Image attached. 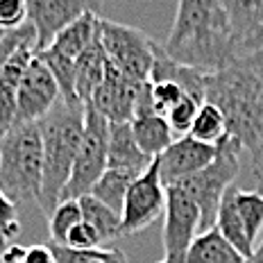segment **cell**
<instances>
[{
  "instance_id": "obj_37",
  "label": "cell",
  "mask_w": 263,
  "mask_h": 263,
  "mask_svg": "<svg viewBox=\"0 0 263 263\" xmlns=\"http://www.w3.org/2000/svg\"><path fill=\"white\" fill-rule=\"evenodd\" d=\"M250 157H252V175L259 182V191L263 193V143L254 152H250Z\"/></svg>"
},
{
  "instance_id": "obj_11",
  "label": "cell",
  "mask_w": 263,
  "mask_h": 263,
  "mask_svg": "<svg viewBox=\"0 0 263 263\" xmlns=\"http://www.w3.org/2000/svg\"><path fill=\"white\" fill-rule=\"evenodd\" d=\"M62 100V91L46 64L36 54L23 80L16 86V107H18V125L41 123L43 118Z\"/></svg>"
},
{
  "instance_id": "obj_34",
  "label": "cell",
  "mask_w": 263,
  "mask_h": 263,
  "mask_svg": "<svg viewBox=\"0 0 263 263\" xmlns=\"http://www.w3.org/2000/svg\"><path fill=\"white\" fill-rule=\"evenodd\" d=\"M66 245L73 248V250H93V248H102V240H100L98 232L91 227L89 222L80 220L73 229H70Z\"/></svg>"
},
{
  "instance_id": "obj_40",
  "label": "cell",
  "mask_w": 263,
  "mask_h": 263,
  "mask_svg": "<svg viewBox=\"0 0 263 263\" xmlns=\"http://www.w3.org/2000/svg\"><path fill=\"white\" fill-rule=\"evenodd\" d=\"M245 263H263V238H261V243L252 250V254L245 259Z\"/></svg>"
},
{
  "instance_id": "obj_39",
  "label": "cell",
  "mask_w": 263,
  "mask_h": 263,
  "mask_svg": "<svg viewBox=\"0 0 263 263\" xmlns=\"http://www.w3.org/2000/svg\"><path fill=\"white\" fill-rule=\"evenodd\" d=\"M263 48V25L256 30V34L252 36V39L245 43V48H243V54H240V59L243 57H248V54H252V52H256V50H261Z\"/></svg>"
},
{
  "instance_id": "obj_2",
  "label": "cell",
  "mask_w": 263,
  "mask_h": 263,
  "mask_svg": "<svg viewBox=\"0 0 263 263\" xmlns=\"http://www.w3.org/2000/svg\"><path fill=\"white\" fill-rule=\"evenodd\" d=\"M220 109L227 134L243 150L254 152L263 143V75L240 62L206 78V98Z\"/></svg>"
},
{
  "instance_id": "obj_20",
  "label": "cell",
  "mask_w": 263,
  "mask_h": 263,
  "mask_svg": "<svg viewBox=\"0 0 263 263\" xmlns=\"http://www.w3.org/2000/svg\"><path fill=\"white\" fill-rule=\"evenodd\" d=\"M220 5L232 21V27L238 39V50L243 54L245 43L263 25V0H220Z\"/></svg>"
},
{
  "instance_id": "obj_13",
  "label": "cell",
  "mask_w": 263,
  "mask_h": 263,
  "mask_svg": "<svg viewBox=\"0 0 263 263\" xmlns=\"http://www.w3.org/2000/svg\"><path fill=\"white\" fill-rule=\"evenodd\" d=\"M145 82H134L125 78L120 70H116L111 64L107 66V75L102 80L100 89L96 91L89 105L107 118L109 123H132L134 120V107L139 91Z\"/></svg>"
},
{
  "instance_id": "obj_26",
  "label": "cell",
  "mask_w": 263,
  "mask_h": 263,
  "mask_svg": "<svg viewBox=\"0 0 263 263\" xmlns=\"http://www.w3.org/2000/svg\"><path fill=\"white\" fill-rule=\"evenodd\" d=\"M224 134H227V125H224V116L220 114V109L211 102H204L197 111L189 136H193L195 141H202V143L216 145Z\"/></svg>"
},
{
  "instance_id": "obj_17",
  "label": "cell",
  "mask_w": 263,
  "mask_h": 263,
  "mask_svg": "<svg viewBox=\"0 0 263 263\" xmlns=\"http://www.w3.org/2000/svg\"><path fill=\"white\" fill-rule=\"evenodd\" d=\"M186 263H245V256L218 232V227H211L195 236Z\"/></svg>"
},
{
  "instance_id": "obj_29",
  "label": "cell",
  "mask_w": 263,
  "mask_h": 263,
  "mask_svg": "<svg viewBox=\"0 0 263 263\" xmlns=\"http://www.w3.org/2000/svg\"><path fill=\"white\" fill-rule=\"evenodd\" d=\"M200 102L193 100L191 96H184L182 100L175 105L171 111H168V125H171V129H173V134H179V136H189V132L191 127H193V123H195V116H197V111H200Z\"/></svg>"
},
{
  "instance_id": "obj_33",
  "label": "cell",
  "mask_w": 263,
  "mask_h": 263,
  "mask_svg": "<svg viewBox=\"0 0 263 263\" xmlns=\"http://www.w3.org/2000/svg\"><path fill=\"white\" fill-rule=\"evenodd\" d=\"M27 23V0H0V32Z\"/></svg>"
},
{
  "instance_id": "obj_36",
  "label": "cell",
  "mask_w": 263,
  "mask_h": 263,
  "mask_svg": "<svg viewBox=\"0 0 263 263\" xmlns=\"http://www.w3.org/2000/svg\"><path fill=\"white\" fill-rule=\"evenodd\" d=\"M25 250L23 245L14 243V245H7L3 252H0V261L3 263H23L25 261Z\"/></svg>"
},
{
  "instance_id": "obj_19",
  "label": "cell",
  "mask_w": 263,
  "mask_h": 263,
  "mask_svg": "<svg viewBox=\"0 0 263 263\" xmlns=\"http://www.w3.org/2000/svg\"><path fill=\"white\" fill-rule=\"evenodd\" d=\"M132 132H134V139L139 143V147L152 159L163 155V150L171 147V143L175 141V134H173L171 125H168V120L163 116H159V114L134 118L132 120Z\"/></svg>"
},
{
  "instance_id": "obj_10",
  "label": "cell",
  "mask_w": 263,
  "mask_h": 263,
  "mask_svg": "<svg viewBox=\"0 0 263 263\" xmlns=\"http://www.w3.org/2000/svg\"><path fill=\"white\" fill-rule=\"evenodd\" d=\"M105 0H27V21L36 30L39 50L48 48L54 36L86 14L100 16Z\"/></svg>"
},
{
  "instance_id": "obj_30",
  "label": "cell",
  "mask_w": 263,
  "mask_h": 263,
  "mask_svg": "<svg viewBox=\"0 0 263 263\" xmlns=\"http://www.w3.org/2000/svg\"><path fill=\"white\" fill-rule=\"evenodd\" d=\"M18 125V107H16V89L0 82V141Z\"/></svg>"
},
{
  "instance_id": "obj_27",
  "label": "cell",
  "mask_w": 263,
  "mask_h": 263,
  "mask_svg": "<svg viewBox=\"0 0 263 263\" xmlns=\"http://www.w3.org/2000/svg\"><path fill=\"white\" fill-rule=\"evenodd\" d=\"M82 220V209L78 200H64L59 206L48 216V232H50V243L66 245L70 229Z\"/></svg>"
},
{
  "instance_id": "obj_9",
  "label": "cell",
  "mask_w": 263,
  "mask_h": 263,
  "mask_svg": "<svg viewBox=\"0 0 263 263\" xmlns=\"http://www.w3.org/2000/svg\"><path fill=\"white\" fill-rule=\"evenodd\" d=\"M163 220V259L159 263H186L191 243L200 234V209L179 184L168 186Z\"/></svg>"
},
{
  "instance_id": "obj_24",
  "label": "cell",
  "mask_w": 263,
  "mask_h": 263,
  "mask_svg": "<svg viewBox=\"0 0 263 263\" xmlns=\"http://www.w3.org/2000/svg\"><path fill=\"white\" fill-rule=\"evenodd\" d=\"M234 202H236L238 216L245 224V232L254 243L263 229V193L261 191H245L234 186Z\"/></svg>"
},
{
  "instance_id": "obj_21",
  "label": "cell",
  "mask_w": 263,
  "mask_h": 263,
  "mask_svg": "<svg viewBox=\"0 0 263 263\" xmlns=\"http://www.w3.org/2000/svg\"><path fill=\"white\" fill-rule=\"evenodd\" d=\"M216 227H218V232H220L222 236L245 256V259L252 254L254 243L250 240L248 232H245V224L238 216L236 202H234V184L227 189V193H224L222 202H220V209H218V218H216Z\"/></svg>"
},
{
  "instance_id": "obj_28",
  "label": "cell",
  "mask_w": 263,
  "mask_h": 263,
  "mask_svg": "<svg viewBox=\"0 0 263 263\" xmlns=\"http://www.w3.org/2000/svg\"><path fill=\"white\" fill-rule=\"evenodd\" d=\"M27 43H36V30L30 21L21 27H14V30L0 32V73H3L5 64Z\"/></svg>"
},
{
  "instance_id": "obj_23",
  "label": "cell",
  "mask_w": 263,
  "mask_h": 263,
  "mask_svg": "<svg viewBox=\"0 0 263 263\" xmlns=\"http://www.w3.org/2000/svg\"><path fill=\"white\" fill-rule=\"evenodd\" d=\"M134 175L125 173V171H116V168H107L102 173V177L98 179V184L93 186L91 195L98 197L100 202H105L107 206H111L116 213L123 211L125 204V195H127L132 182H134Z\"/></svg>"
},
{
  "instance_id": "obj_25",
  "label": "cell",
  "mask_w": 263,
  "mask_h": 263,
  "mask_svg": "<svg viewBox=\"0 0 263 263\" xmlns=\"http://www.w3.org/2000/svg\"><path fill=\"white\" fill-rule=\"evenodd\" d=\"M54 263H127V256L116 248H93V250H73L68 245L50 243Z\"/></svg>"
},
{
  "instance_id": "obj_4",
  "label": "cell",
  "mask_w": 263,
  "mask_h": 263,
  "mask_svg": "<svg viewBox=\"0 0 263 263\" xmlns=\"http://www.w3.org/2000/svg\"><path fill=\"white\" fill-rule=\"evenodd\" d=\"M43 139L39 123H23L0 141V191L14 202H39Z\"/></svg>"
},
{
  "instance_id": "obj_1",
  "label": "cell",
  "mask_w": 263,
  "mask_h": 263,
  "mask_svg": "<svg viewBox=\"0 0 263 263\" xmlns=\"http://www.w3.org/2000/svg\"><path fill=\"white\" fill-rule=\"evenodd\" d=\"M168 57L191 68L218 73L240 59L238 39L220 0H177L166 43Z\"/></svg>"
},
{
  "instance_id": "obj_31",
  "label": "cell",
  "mask_w": 263,
  "mask_h": 263,
  "mask_svg": "<svg viewBox=\"0 0 263 263\" xmlns=\"http://www.w3.org/2000/svg\"><path fill=\"white\" fill-rule=\"evenodd\" d=\"M184 96H186L184 89L179 84H175V82H157V84H152V102H155V111L163 118L168 116V111H171Z\"/></svg>"
},
{
  "instance_id": "obj_8",
  "label": "cell",
  "mask_w": 263,
  "mask_h": 263,
  "mask_svg": "<svg viewBox=\"0 0 263 263\" xmlns=\"http://www.w3.org/2000/svg\"><path fill=\"white\" fill-rule=\"evenodd\" d=\"M166 195L168 189L161 182L159 161L155 159L150 168L132 182L125 195V204L120 211V236H134L150 227L166 211Z\"/></svg>"
},
{
  "instance_id": "obj_14",
  "label": "cell",
  "mask_w": 263,
  "mask_h": 263,
  "mask_svg": "<svg viewBox=\"0 0 263 263\" xmlns=\"http://www.w3.org/2000/svg\"><path fill=\"white\" fill-rule=\"evenodd\" d=\"M206 78H209V73L177 64L175 59L168 57V52L163 50L161 43H155V62H152V70H150L152 84H157V82H175V84L182 86L186 96H191L200 105H204Z\"/></svg>"
},
{
  "instance_id": "obj_3",
  "label": "cell",
  "mask_w": 263,
  "mask_h": 263,
  "mask_svg": "<svg viewBox=\"0 0 263 263\" xmlns=\"http://www.w3.org/2000/svg\"><path fill=\"white\" fill-rule=\"evenodd\" d=\"M39 127L43 139V182L36 204L48 218L59 206L73 173V163L84 134V105H68L59 100L39 123Z\"/></svg>"
},
{
  "instance_id": "obj_38",
  "label": "cell",
  "mask_w": 263,
  "mask_h": 263,
  "mask_svg": "<svg viewBox=\"0 0 263 263\" xmlns=\"http://www.w3.org/2000/svg\"><path fill=\"white\" fill-rule=\"evenodd\" d=\"M243 66H248V68L252 70H256V73H261L263 75V48L261 50H256V52H252L248 54V57H243V59H238Z\"/></svg>"
},
{
  "instance_id": "obj_12",
  "label": "cell",
  "mask_w": 263,
  "mask_h": 263,
  "mask_svg": "<svg viewBox=\"0 0 263 263\" xmlns=\"http://www.w3.org/2000/svg\"><path fill=\"white\" fill-rule=\"evenodd\" d=\"M218 147L211 143L195 141L193 136H179L175 139L171 147L163 150V155L157 157L159 173H161L163 186H175L184 179L193 177L202 168H206L216 159Z\"/></svg>"
},
{
  "instance_id": "obj_7",
  "label": "cell",
  "mask_w": 263,
  "mask_h": 263,
  "mask_svg": "<svg viewBox=\"0 0 263 263\" xmlns=\"http://www.w3.org/2000/svg\"><path fill=\"white\" fill-rule=\"evenodd\" d=\"M98 32H100V41L107 52V59L114 68L134 82H150L157 43L152 36H147L139 27L123 25L107 18H100Z\"/></svg>"
},
{
  "instance_id": "obj_18",
  "label": "cell",
  "mask_w": 263,
  "mask_h": 263,
  "mask_svg": "<svg viewBox=\"0 0 263 263\" xmlns=\"http://www.w3.org/2000/svg\"><path fill=\"white\" fill-rule=\"evenodd\" d=\"M98 23H100V16L98 14H86L78 18L75 23H70L66 30H62L54 41L48 46V50H52L59 57H66L70 62L80 57L86 48L91 46V41L98 36ZM46 50V48H43Z\"/></svg>"
},
{
  "instance_id": "obj_32",
  "label": "cell",
  "mask_w": 263,
  "mask_h": 263,
  "mask_svg": "<svg viewBox=\"0 0 263 263\" xmlns=\"http://www.w3.org/2000/svg\"><path fill=\"white\" fill-rule=\"evenodd\" d=\"M21 234V222L16 216V204L0 191V250L9 245V240Z\"/></svg>"
},
{
  "instance_id": "obj_15",
  "label": "cell",
  "mask_w": 263,
  "mask_h": 263,
  "mask_svg": "<svg viewBox=\"0 0 263 263\" xmlns=\"http://www.w3.org/2000/svg\"><path fill=\"white\" fill-rule=\"evenodd\" d=\"M155 161L139 147L132 132V123H109V155L107 168L125 171L134 177L143 175Z\"/></svg>"
},
{
  "instance_id": "obj_22",
  "label": "cell",
  "mask_w": 263,
  "mask_h": 263,
  "mask_svg": "<svg viewBox=\"0 0 263 263\" xmlns=\"http://www.w3.org/2000/svg\"><path fill=\"white\" fill-rule=\"evenodd\" d=\"M78 202L82 209V220L89 222L91 227L96 229L102 243L120 236V213H116L111 206H107L105 202H100L91 193L82 195Z\"/></svg>"
},
{
  "instance_id": "obj_6",
  "label": "cell",
  "mask_w": 263,
  "mask_h": 263,
  "mask_svg": "<svg viewBox=\"0 0 263 263\" xmlns=\"http://www.w3.org/2000/svg\"><path fill=\"white\" fill-rule=\"evenodd\" d=\"M109 155V120L102 118L91 105H84V134L73 163V173L64 189V200H80L89 195L102 173L107 171Z\"/></svg>"
},
{
  "instance_id": "obj_16",
  "label": "cell",
  "mask_w": 263,
  "mask_h": 263,
  "mask_svg": "<svg viewBox=\"0 0 263 263\" xmlns=\"http://www.w3.org/2000/svg\"><path fill=\"white\" fill-rule=\"evenodd\" d=\"M107 52L102 48L100 32L91 41V46L75 59V96L82 105H89L96 96V91L100 89L102 80L107 75Z\"/></svg>"
},
{
  "instance_id": "obj_35",
  "label": "cell",
  "mask_w": 263,
  "mask_h": 263,
  "mask_svg": "<svg viewBox=\"0 0 263 263\" xmlns=\"http://www.w3.org/2000/svg\"><path fill=\"white\" fill-rule=\"evenodd\" d=\"M23 263H54V254L50 245H30L25 250Z\"/></svg>"
},
{
  "instance_id": "obj_5",
  "label": "cell",
  "mask_w": 263,
  "mask_h": 263,
  "mask_svg": "<svg viewBox=\"0 0 263 263\" xmlns=\"http://www.w3.org/2000/svg\"><path fill=\"white\" fill-rule=\"evenodd\" d=\"M218 152L216 159L206 168H202L200 173H195L193 177L179 182V186L193 197V202L200 209V232L216 227V218L220 202L227 189L234 184L240 168L238 155L243 152L238 141H234L229 134H224L216 143Z\"/></svg>"
}]
</instances>
